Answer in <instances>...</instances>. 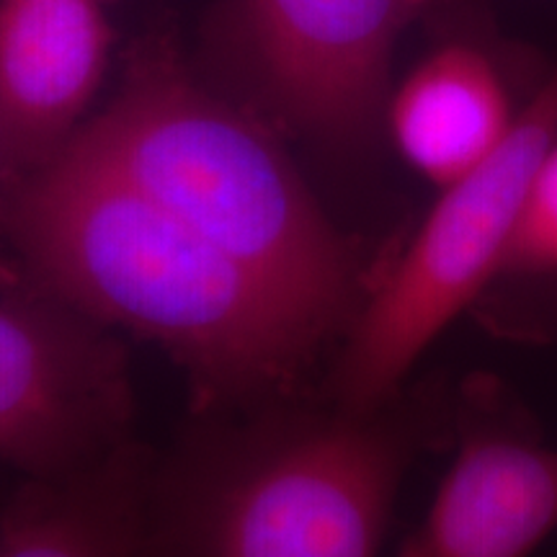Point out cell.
Instances as JSON below:
<instances>
[{
    "instance_id": "6da1fadb",
    "label": "cell",
    "mask_w": 557,
    "mask_h": 557,
    "mask_svg": "<svg viewBox=\"0 0 557 557\" xmlns=\"http://www.w3.org/2000/svg\"><path fill=\"white\" fill-rule=\"evenodd\" d=\"M0 220L34 289L156 341L207 408L269 406L331 338L75 143L21 176Z\"/></svg>"
},
{
    "instance_id": "7a4b0ae2",
    "label": "cell",
    "mask_w": 557,
    "mask_h": 557,
    "mask_svg": "<svg viewBox=\"0 0 557 557\" xmlns=\"http://www.w3.org/2000/svg\"><path fill=\"white\" fill-rule=\"evenodd\" d=\"M434 403L263 406L197 431L158 465L143 557H377Z\"/></svg>"
},
{
    "instance_id": "3957f363",
    "label": "cell",
    "mask_w": 557,
    "mask_h": 557,
    "mask_svg": "<svg viewBox=\"0 0 557 557\" xmlns=\"http://www.w3.org/2000/svg\"><path fill=\"white\" fill-rule=\"evenodd\" d=\"M70 143L344 336L369 287L295 163L240 109L148 65Z\"/></svg>"
},
{
    "instance_id": "277c9868",
    "label": "cell",
    "mask_w": 557,
    "mask_h": 557,
    "mask_svg": "<svg viewBox=\"0 0 557 557\" xmlns=\"http://www.w3.org/2000/svg\"><path fill=\"white\" fill-rule=\"evenodd\" d=\"M555 139L557 65L496 148L442 189L406 250L369 287L333 364V406L374 410L398 398L421 354L498 282L521 207Z\"/></svg>"
},
{
    "instance_id": "5b68a950",
    "label": "cell",
    "mask_w": 557,
    "mask_h": 557,
    "mask_svg": "<svg viewBox=\"0 0 557 557\" xmlns=\"http://www.w3.org/2000/svg\"><path fill=\"white\" fill-rule=\"evenodd\" d=\"M127 351L60 299L0 297V462L58 478L132 442Z\"/></svg>"
},
{
    "instance_id": "8992f818",
    "label": "cell",
    "mask_w": 557,
    "mask_h": 557,
    "mask_svg": "<svg viewBox=\"0 0 557 557\" xmlns=\"http://www.w3.org/2000/svg\"><path fill=\"white\" fill-rule=\"evenodd\" d=\"M413 18L408 0H240L243 41L271 107L341 152L385 127L389 62Z\"/></svg>"
},
{
    "instance_id": "52a82bcc",
    "label": "cell",
    "mask_w": 557,
    "mask_h": 557,
    "mask_svg": "<svg viewBox=\"0 0 557 557\" xmlns=\"http://www.w3.org/2000/svg\"><path fill=\"white\" fill-rule=\"evenodd\" d=\"M457 455L398 557H532L557 529V447L493 380L465 385Z\"/></svg>"
},
{
    "instance_id": "ba28073f",
    "label": "cell",
    "mask_w": 557,
    "mask_h": 557,
    "mask_svg": "<svg viewBox=\"0 0 557 557\" xmlns=\"http://www.w3.org/2000/svg\"><path fill=\"white\" fill-rule=\"evenodd\" d=\"M99 0H0V173H29L78 135L107 70Z\"/></svg>"
},
{
    "instance_id": "9c48e42d",
    "label": "cell",
    "mask_w": 557,
    "mask_h": 557,
    "mask_svg": "<svg viewBox=\"0 0 557 557\" xmlns=\"http://www.w3.org/2000/svg\"><path fill=\"white\" fill-rule=\"evenodd\" d=\"M521 107L491 52L447 41L389 90L385 129L410 169L447 189L506 137Z\"/></svg>"
},
{
    "instance_id": "30bf717a",
    "label": "cell",
    "mask_w": 557,
    "mask_h": 557,
    "mask_svg": "<svg viewBox=\"0 0 557 557\" xmlns=\"http://www.w3.org/2000/svg\"><path fill=\"white\" fill-rule=\"evenodd\" d=\"M158 459L135 442L32 478L0 513V557H143Z\"/></svg>"
},
{
    "instance_id": "8fae6325",
    "label": "cell",
    "mask_w": 557,
    "mask_h": 557,
    "mask_svg": "<svg viewBox=\"0 0 557 557\" xmlns=\"http://www.w3.org/2000/svg\"><path fill=\"white\" fill-rule=\"evenodd\" d=\"M470 312L496 338L517 344H555L557 276L504 278L493 284Z\"/></svg>"
},
{
    "instance_id": "7c38bea8",
    "label": "cell",
    "mask_w": 557,
    "mask_h": 557,
    "mask_svg": "<svg viewBox=\"0 0 557 557\" xmlns=\"http://www.w3.org/2000/svg\"><path fill=\"white\" fill-rule=\"evenodd\" d=\"M534 276H557V139L521 207L498 282Z\"/></svg>"
},
{
    "instance_id": "4fadbf2b",
    "label": "cell",
    "mask_w": 557,
    "mask_h": 557,
    "mask_svg": "<svg viewBox=\"0 0 557 557\" xmlns=\"http://www.w3.org/2000/svg\"><path fill=\"white\" fill-rule=\"evenodd\" d=\"M410 3V9H413V13L418 16V13H423V11H429L431 5H438V3H447V0H408Z\"/></svg>"
},
{
    "instance_id": "5bb4252c",
    "label": "cell",
    "mask_w": 557,
    "mask_h": 557,
    "mask_svg": "<svg viewBox=\"0 0 557 557\" xmlns=\"http://www.w3.org/2000/svg\"><path fill=\"white\" fill-rule=\"evenodd\" d=\"M5 278H9V276H5V263H3V256H0V284H3Z\"/></svg>"
}]
</instances>
